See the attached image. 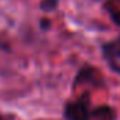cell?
Masks as SVG:
<instances>
[{
  "mask_svg": "<svg viewBox=\"0 0 120 120\" xmlns=\"http://www.w3.org/2000/svg\"><path fill=\"white\" fill-rule=\"evenodd\" d=\"M116 115L115 110L109 106H99L95 108L92 112H90L88 120H115Z\"/></svg>",
  "mask_w": 120,
  "mask_h": 120,
  "instance_id": "3",
  "label": "cell"
},
{
  "mask_svg": "<svg viewBox=\"0 0 120 120\" xmlns=\"http://www.w3.org/2000/svg\"><path fill=\"white\" fill-rule=\"evenodd\" d=\"M112 17H113V21H115L117 25H120V11L113 13V14H112Z\"/></svg>",
  "mask_w": 120,
  "mask_h": 120,
  "instance_id": "5",
  "label": "cell"
},
{
  "mask_svg": "<svg viewBox=\"0 0 120 120\" xmlns=\"http://www.w3.org/2000/svg\"><path fill=\"white\" fill-rule=\"evenodd\" d=\"M103 56L110 68L120 74V38L103 46Z\"/></svg>",
  "mask_w": 120,
  "mask_h": 120,
  "instance_id": "2",
  "label": "cell"
},
{
  "mask_svg": "<svg viewBox=\"0 0 120 120\" xmlns=\"http://www.w3.org/2000/svg\"><path fill=\"white\" fill-rule=\"evenodd\" d=\"M64 116L67 120H88L90 110H88V98H81L77 102H70L66 106Z\"/></svg>",
  "mask_w": 120,
  "mask_h": 120,
  "instance_id": "1",
  "label": "cell"
},
{
  "mask_svg": "<svg viewBox=\"0 0 120 120\" xmlns=\"http://www.w3.org/2000/svg\"><path fill=\"white\" fill-rule=\"evenodd\" d=\"M56 4H57V0H42L41 7L45 11H50V10H53L56 7Z\"/></svg>",
  "mask_w": 120,
  "mask_h": 120,
  "instance_id": "4",
  "label": "cell"
}]
</instances>
